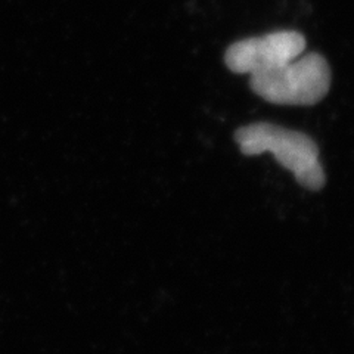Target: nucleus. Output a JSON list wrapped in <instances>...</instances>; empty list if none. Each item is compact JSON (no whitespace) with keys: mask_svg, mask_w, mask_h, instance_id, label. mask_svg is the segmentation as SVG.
Returning a JSON list of instances; mask_svg holds the SVG:
<instances>
[{"mask_svg":"<svg viewBox=\"0 0 354 354\" xmlns=\"http://www.w3.org/2000/svg\"><path fill=\"white\" fill-rule=\"evenodd\" d=\"M235 139L247 157L269 152L301 186L312 191L324 187L326 176L319 160V148L304 133L270 123H256L236 130Z\"/></svg>","mask_w":354,"mask_h":354,"instance_id":"f257e3e1","label":"nucleus"},{"mask_svg":"<svg viewBox=\"0 0 354 354\" xmlns=\"http://www.w3.org/2000/svg\"><path fill=\"white\" fill-rule=\"evenodd\" d=\"M250 86L264 101L278 105H315L328 95L330 68L319 53L300 55L273 71L250 77Z\"/></svg>","mask_w":354,"mask_h":354,"instance_id":"f03ea898","label":"nucleus"},{"mask_svg":"<svg viewBox=\"0 0 354 354\" xmlns=\"http://www.w3.org/2000/svg\"><path fill=\"white\" fill-rule=\"evenodd\" d=\"M304 50L306 39L301 32L282 30L234 43L226 50L225 62L230 71L251 77L279 68Z\"/></svg>","mask_w":354,"mask_h":354,"instance_id":"7ed1b4c3","label":"nucleus"}]
</instances>
